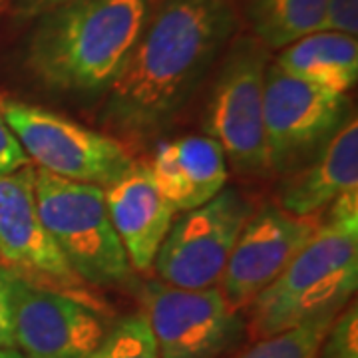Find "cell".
<instances>
[{"mask_svg": "<svg viewBox=\"0 0 358 358\" xmlns=\"http://www.w3.org/2000/svg\"><path fill=\"white\" fill-rule=\"evenodd\" d=\"M320 358H358V305L348 303L324 334L319 350Z\"/></svg>", "mask_w": 358, "mask_h": 358, "instance_id": "ffe728a7", "label": "cell"}, {"mask_svg": "<svg viewBox=\"0 0 358 358\" xmlns=\"http://www.w3.org/2000/svg\"><path fill=\"white\" fill-rule=\"evenodd\" d=\"M68 2H72V0H16L14 10L22 18H40L42 14L50 13Z\"/></svg>", "mask_w": 358, "mask_h": 358, "instance_id": "cb8c5ba5", "label": "cell"}, {"mask_svg": "<svg viewBox=\"0 0 358 358\" xmlns=\"http://www.w3.org/2000/svg\"><path fill=\"white\" fill-rule=\"evenodd\" d=\"M10 4H13V0H0V13H4Z\"/></svg>", "mask_w": 358, "mask_h": 358, "instance_id": "484cf974", "label": "cell"}, {"mask_svg": "<svg viewBox=\"0 0 358 358\" xmlns=\"http://www.w3.org/2000/svg\"><path fill=\"white\" fill-rule=\"evenodd\" d=\"M36 167L0 173V267L24 281L103 305L66 263L46 233L36 205Z\"/></svg>", "mask_w": 358, "mask_h": 358, "instance_id": "9c48e42d", "label": "cell"}, {"mask_svg": "<svg viewBox=\"0 0 358 358\" xmlns=\"http://www.w3.org/2000/svg\"><path fill=\"white\" fill-rule=\"evenodd\" d=\"M0 358H26L18 348H0Z\"/></svg>", "mask_w": 358, "mask_h": 358, "instance_id": "d4e9b609", "label": "cell"}, {"mask_svg": "<svg viewBox=\"0 0 358 358\" xmlns=\"http://www.w3.org/2000/svg\"><path fill=\"white\" fill-rule=\"evenodd\" d=\"M36 205L46 233L88 287H122L136 271L115 235L103 187L36 169Z\"/></svg>", "mask_w": 358, "mask_h": 358, "instance_id": "277c9868", "label": "cell"}, {"mask_svg": "<svg viewBox=\"0 0 358 358\" xmlns=\"http://www.w3.org/2000/svg\"><path fill=\"white\" fill-rule=\"evenodd\" d=\"M148 167L167 203L183 213L211 201L227 183V157L209 136L159 143Z\"/></svg>", "mask_w": 358, "mask_h": 358, "instance_id": "9a60e30c", "label": "cell"}, {"mask_svg": "<svg viewBox=\"0 0 358 358\" xmlns=\"http://www.w3.org/2000/svg\"><path fill=\"white\" fill-rule=\"evenodd\" d=\"M88 358H159L148 320L141 313L114 324Z\"/></svg>", "mask_w": 358, "mask_h": 358, "instance_id": "d6986e66", "label": "cell"}, {"mask_svg": "<svg viewBox=\"0 0 358 358\" xmlns=\"http://www.w3.org/2000/svg\"><path fill=\"white\" fill-rule=\"evenodd\" d=\"M320 30L357 36L358 0H327V10H324Z\"/></svg>", "mask_w": 358, "mask_h": 358, "instance_id": "44dd1931", "label": "cell"}, {"mask_svg": "<svg viewBox=\"0 0 358 358\" xmlns=\"http://www.w3.org/2000/svg\"><path fill=\"white\" fill-rule=\"evenodd\" d=\"M115 235L134 271H150L173 223V207L155 187L150 167L131 162L128 171L103 189Z\"/></svg>", "mask_w": 358, "mask_h": 358, "instance_id": "4fadbf2b", "label": "cell"}, {"mask_svg": "<svg viewBox=\"0 0 358 358\" xmlns=\"http://www.w3.org/2000/svg\"><path fill=\"white\" fill-rule=\"evenodd\" d=\"M317 227L319 223L313 219L294 217L279 205H267L251 215L219 281V291L229 307H249L307 245Z\"/></svg>", "mask_w": 358, "mask_h": 358, "instance_id": "7c38bea8", "label": "cell"}, {"mask_svg": "<svg viewBox=\"0 0 358 358\" xmlns=\"http://www.w3.org/2000/svg\"><path fill=\"white\" fill-rule=\"evenodd\" d=\"M268 52L255 36L235 40L219 68L205 115L209 138L221 145L235 171L247 176L268 171L263 124Z\"/></svg>", "mask_w": 358, "mask_h": 358, "instance_id": "8992f818", "label": "cell"}, {"mask_svg": "<svg viewBox=\"0 0 358 358\" xmlns=\"http://www.w3.org/2000/svg\"><path fill=\"white\" fill-rule=\"evenodd\" d=\"M0 112L32 166L56 178L106 189L134 162L117 140L42 106L0 100Z\"/></svg>", "mask_w": 358, "mask_h": 358, "instance_id": "5b68a950", "label": "cell"}, {"mask_svg": "<svg viewBox=\"0 0 358 358\" xmlns=\"http://www.w3.org/2000/svg\"><path fill=\"white\" fill-rule=\"evenodd\" d=\"M275 66L291 76L348 94L357 86V36L319 30L282 48Z\"/></svg>", "mask_w": 358, "mask_h": 358, "instance_id": "2e32d148", "label": "cell"}, {"mask_svg": "<svg viewBox=\"0 0 358 358\" xmlns=\"http://www.w3.org/2000/svg\"><path fill=\"white\" fill-rule=\"evenodd\" d=\"M324 10L327 0H249L247 16L267 50H282L319 32Z\"/></svg>", "mask_w": 358, "mask_h": 358, "instance_id": "e0dca14e", "label": "cell"}, {"mask_svg": "<svg viewBox=\"0 0 358 358\" xmlns=\"http://www.w3.org/2000/svg\"><path fill=\"white\" fill-rule=\"evenodd\" d=\"M253 215L251 203L233 187L171 223L155 255L159 281L179 289L219 287L231 251L245 223Z\"/></svg>", "mask_w": 358, "mask_h": 358, "instance_id": "ba28073f", "label": "cell"}, {"mask_svg": "<svg viewBox=\"0 0 358 358\" xmlns=\"http://www.w3.org/2000/svg\"><path fill=\"white\" fill-rule=\"evenodd\" d=\"M358 282V192L341 195L307 245L247 307L255 341L334 319Z\"/></svg>", "mask_w": 358, "mask_h": 358, "instance_id": "7a4b0ae2", "label": "cell"}, {"mask_svg": "<svg viewBox=\"0 0 358 358\" xmlns=\"http://www.w3.org/2000/svg\"><path fill=\"white\" fill-rule=\"evenodd\" d=\"M235 30L229 0H159L108 86L106 122L152 134L192 98Z\"/></svg>", "mask_w": 358, "mask_h": 358, "instance_id": "6da1fadb", "label": "cell"}, {"mask_svg": "<svg viewBox=\"0 0 358 358\" xmlns=\"http://www.w3.org/2000/svg\"><path fill=\"white\" fill-rule=\"evenodd\" d=\"M0 348H16L13 307H10V294H8L4 267H0Z\"/></svg>", "mask_w": 358, "mask_h": 358, "instance_id": "603a6c76", "label": "cell"}, {"mask_svg": "<svg viewBox=\"0 0 358 358\" xmlns=\"http://www.w3.org/2000/svg\"><path fill=\"white\" fill-rule=\"evenodd\" d=\"M358 192V122L348 114L317 157L285 179L279 207L294 217L313 219L345 193Z\"/></svg>", "mask_w": 358, "mask_h": 358, "instance_id": "5bb4252c", "label": "cell"}, {"mask_svg": "<svg viewBox=\"0 0 358 358\" xmlns=\"http://www.w3.org/2000/svg\"><path fill=\"white\" fill-rule=\"evenodd\" d=\"M348 115V98L291 76L275 62L265 72L263 124L268 169L285 171L319 150Z\"/></svg>", "mask_w": 358, "mask_h": 358, "instance_id": "30bf717a", "label": "cell"}, {"mask_svg": "<svg viewBox=\"0 0 358 358\" xmlns=\"http://www.w3.org/2000/svg\"><path fill=\"white\" fill-rule=\"evenodd\" d=\"M14 341L26 358H88L108 334L102 308L6 271Z\"/></svg>", "mask_w": 358, "mask_h": 358, "instance_id": "8fae6325", "label": "cell"}, {"mask_svg": "<svg viewBox=\"0 0 358 358\" xmlns=\"http://www.w3.org/2000/svg\"><path fill=\"white\" fill-rule=\"evenodd\" d=\"M333 320H317L267 338H259L249 348L229 358H319L320 343Z\"/></svg>", "mask_w": 358, "mask_h": 358, "instance_id": "ac0fdd59", "label": "cell"}, {"mask_svg": "<svg viewBox=\"0 0 358 358\" xmlns=\"http://www.w3.org/2000/svg\"><path fill=\"white\" fill-rule=\"evenodd\" d=\"M140 299L159 358H223L247 334L241 310L229 307L219 287L179 289L150 281Z\"/></svg>", "mask_w": 358, "mask_h": 358, "instance_id": "52a82bcc", "label": "cell"}, {"mask_svg": "<svg viewBox=\"0 0 358 358\" xmlns=\"http://www.w3.org/2000/svg\"><path fill=\"white\" fill-rule=\"evenodd\" d=\"M150 13V0H72L40 16L26 64L46 88L98 92L110 86Z\"/></svg>", "mask_w": 358, "mask_h": 358, "instance_id": "3957f363", "label": "cell"}, {"mask_svg": "<svg viewBox=\"0 0 358 358\" xmlns=\"http://www.w3.org/2000/svg\"><path fill=\"white\" fill-rule=\"evenodd\" d=\"M30 164L32 162L28 159L20 141L14 136L13 129L8 128L4 115L0 112V173H13Z\"/></svg>", "mask_w": 358, "mask_h": 358, "instance_id": "7402d4cb", "label": "cell"}]
</instances>
